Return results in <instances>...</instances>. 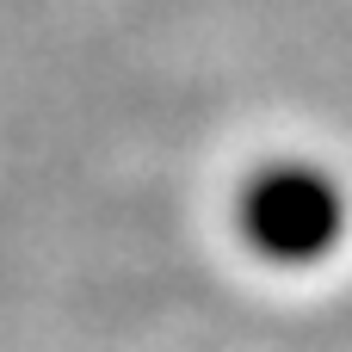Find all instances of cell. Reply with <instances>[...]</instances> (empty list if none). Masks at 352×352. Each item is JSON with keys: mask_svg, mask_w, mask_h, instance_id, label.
<instances>
[{"mask_svg": "<svg viewBox=\"0 0 352 352\" xmlns=\"http://www.w3.org/2000/svg\"><path fill=\"white\" fill-rule=\"evenodd\" d=\"M248 241L272 260H316L328 241H334V223H340V204L328 192L322 173H303V167H278L266 173L260 186H248Z\"/></svg>", "mask_w": 352, "mask_h": 352, "instance_id": "obj_1", "label": "cell"}]
</instances>
